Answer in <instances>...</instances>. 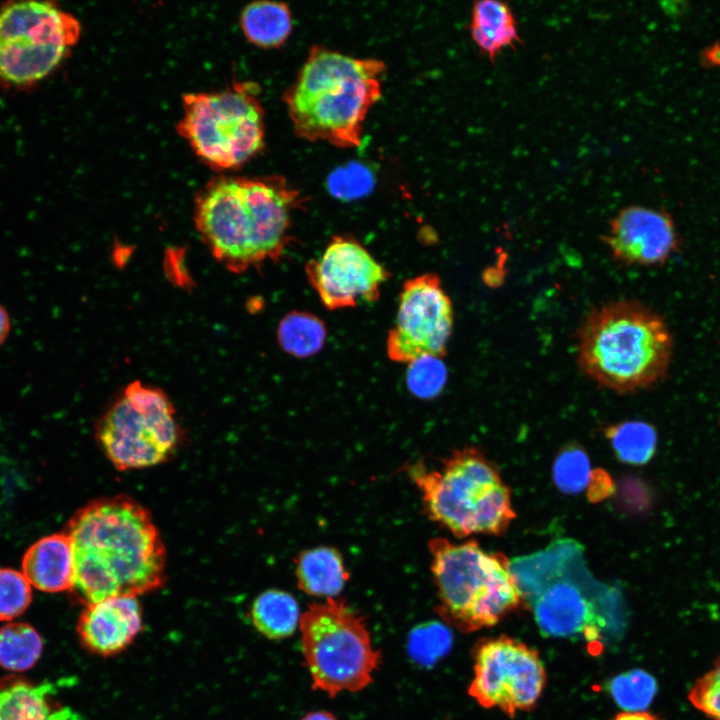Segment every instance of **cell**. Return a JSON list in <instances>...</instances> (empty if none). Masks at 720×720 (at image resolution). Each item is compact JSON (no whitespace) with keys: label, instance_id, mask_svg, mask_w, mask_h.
I'll use <instances>...</instances> for the list:
<instances>
[{"label":"cell","instance_id":"6da1fadb","mask_svg":"<svg viewBox=\"0 0 720 720\" xmlns=\"http://www.w3.org/2000/svg\"><path fill=\"white\" fill-rule=\"evenodd\" d=\"M74 549L75 598L84 605L138 597L166 581L167 553L149 510L127 495L95 499L64 530Z\"/></svg>","mask_w":720,"mask_h":720},{"label":"cell","instance_id":"7a4b0ae2","mask_svg":"<svg viewBox=\"0 0 720 720\" xmlns=\"http://www.w3.org/2000/svg\"><path fill=\"white\" fill-rule=\"evenodd\" d=\"M302 206L300 192L282 176L219 175L195 195L193 222L212 257L243 273L283 256Z\"/></svg>","mask_w":720,"mask_h":720},{"label":"cell","instance_id":"3957f363","mask_svg":"<svg viewBox=\"0 0 720 720\" xmlns=\"http://www.w3.org/2000/svg\"><path fill=\"white\" fill-rule=\"evenodd\" d=\"M385 63L312 46L283 101L295 134L341 148L361 144L364 123L381 98Z\"/></svg>","mask_w":720,"mask_h":720},{"label":"cell","instance_id":"277c9868","mask_svg":"<svg viewBox=\"0 0 720 720\" xmlns=\"http://www.w3.org/2000/svg\"><path fill=\"white\" fill-rule=\"evenodd\" d=\"M673 347L665 320L635 300H614L593 308L577 331L579 369L619 394L636 393L663 381Z\"/></svg>","mask_w":720,"mask_h":720},{"label":"cell","instance_id":"5b68a950","mask_svg":"<svg viewBox=\"0 0 720 720\" xmlns=\"http://www.w3.org/2000/svg\"><path fill=\"white\" fill-rule=\"evenodd\" d=\"M407 471L425 514L456 537L502 535L516 518L510 489L496 465L477 448L453 451L439 470L415 463Z\"/></svg>","mask_w":720,"mask_h":720},{"label":"cell","instance_id":"8992f818","mask_svg":"<svg viewBox=\"0 0 720 720\" xmlns=\"http://www.w3.org/2000/svg\"><path fill=\"white\" fill-rule=\"evenodd\" d=\"M430 570L436 587L435 610L461 632L498 624L524 602L509 559L486 552L477 541L453 543L433 538L428 544Z\"/></svg>","mask_w":720,"mask_h":720},{"label":"cell","instance_id":"52a82bcc","mask_svg":"<svg viewBox=\"0 0 720 720\" xmlns=\"http://www.w3.org/2000/svg\"><path fill=\"white\" fill-rule=\"evenodd\" d=\"M178 134L215 171L235 170L265 145L264 109L252 82H234L213 92L187 93Z\"/></svg>","mask_w":720,"mask_h":720},{"label":"cell","instance_id":"ba28073f","mask_svg":"<svg viewBox=\"0 0 720 720\" xmlns=\"http://www.w3.org/2000/svg\"><path fill=\"white\" fill-rule=\"evenodd\" d=\"M302 652L313 689L330 697L368 686L381 661L364 618L344 599L313 603L300 616Z\"/></svg>","mask_w":720,"mask_h":720},{"label":"cell","instance_id":"9c48e42d","mask_svg":"<svg viewBox=\"0 0 720 720\" xmlns=\"http://www.w3.org/2000/svg\"><path fill=\"white\" fill-rule=\"evenodd\" d=\"M81 24L50 1L0 6V87L30 89L55 72L78 43Z\"/></svg>","mask_w":720,"mask_h":720},{"label":"cell","instance_id":"30bf717a","mask_svg":"<svg viewBox=\"0 0 720 720\" xmlns=\"http://www.w3.org/2000/svg\"><path fill=\"white\" fill-rule=\"evenodd\" d=\"M96 439L119 471L154 467L175 455L182 430L169 396L139 380L130 382L98 419Z\"/></svg>","mask_w":720,"mask_h":720},{"label":"cell","instance_id":"8fae6325","mask_svg":"<svg viewBox=\"0 0 720 720\" xmlns=\"http://www.w3.org/2000/svg\"><path fill=\"white\" fill-rule=\"evenodd\" d=\"M474 676L469 695L486 709L513 718L535 708L547 682L538 651L515 638L483 639L473 649Z\"/></svg>","mask_w":720,"mask_h":720},{"label":"cell","instance_id":"7c38bea8","mask_svg":"<svg viewBox=\"0 0 720 720\" xmlns=\"http://www.w3.org/2000/svg\"><path fill=\"white\" fill-rule=\"evenodd\" d=\"M453 323V305L437 274L407 279L386 339L388 358L407 365L425 356L443 358Z\"/></svg>","mask_w":720,"mask_h":720},{"label":"cell","instance_id":"4fadbf2b","mask_svg":"<svg viewBox=\"0 0 720 720\" xmlns=\"http://www.w3.org/2000/svg\"><path fill=\"white\" fill-rule=\"evenodd\" d=\"M307 279L328 310L375 302L390 272L354 237L334 236L315 259L305 265Z\"/></svg>","mask_w":720,"mask_h":720},{"label":"cell","instance_id":"5bb4252c","mask_svg":"<svg viewBox=\"0 0 720 720\" xmlns=\"http://www.w3.org/2000/svg\"><path fill=\"white\" fill-rule=\"evenodd\" d=\"M602 239L614 260L627 266L663 265L680 247L670 214L640 205L621 209Z\"/></svg>","mask_w":720,"mask_h":720},{"label":"cell","instance_id":"9a60e30c","mask_svg":"<svg viewBox=\"0 0 720 720\" xmlns=\"http://www.w3.org/2000/svg\"><path fill=\"white\" fill-rule=\"evenodd\" d=\"M90 653L111 657L127 649L143 630L142 606L136 597L114 596L85 605L76 626Z\"/></svg>","mask_w":720,"mask_h":720},{"label":"cell","instance_id":"2e32d148","mask_svg":"<svg viewBox=\"0 0 720 720\" xmlns=\"http://www.w3.org/2000/svg\"><path fill=\"white\" fill-rule=\"evenodd\" d=\"M74 572L73 543L64 531L39 539L23 556L22 573L42 592L71 591Z\"/></svg>","mask_w":720,"mask_h":720},{"label":"cell","instance_id":"e0dca14e","mask_svg":"<svg viewBox=\"0 0 720 720\" xmlns=\"http://www.w3.org/2000/svg\"><path fill=\"white\" fill-rule=\"evenodd\" d=\"M51 682L15 680L0 685V720H84L69 706H53Z\"/></svg>","mask_w":720,"mask_h":720},{"label":"cell","instance_id":"ac0fdd59","mask_svg":"<svg viewBox=\"0 0 720 720\" xmlns=\"http://www.w3.org/2000/svg\"><path fill=\"white\" fill-rule=\"evenodd\" d=\"M295 575L301 591L326 598L338 597L350 577L342 554L331 546L299 553L295 559Z\"/></svg>","mask_w":720,"mask_h":720},{"label":"cell","instance_id":"d6986e66","mask_svg":"<svg viewBox=\"0 0 720 720\" xmlns=\"http://www.w3.org/2000/svg\"><path fill=\"white\" fill-rule=\"evenodd\" d=\"M469 27L474 43L491 60L504 49L515 47L520 42L514 14L504 2H475Z\"/></svg>","mask_w":720,"mask_h":720},{"label":"cell","instance_id":"ffe728a7","mask_svg":"<svg viewBox=\"0 0 720 720\" xmlns=\"http://www.w3.org/2000/svg\"><path fill=\"white\" fill-rule=\"evenodd\" d=\"M240 27L246 39L260 48H277L292 31V14L287 4L254 1L241 12Z\"/></svg>","mask_w":720,"mask_h":720},{"label":"cell","instance_id":"44dd1931","mask_svg":"<svg viewBox=\"0 0 720 720\" xmlns=\"http://www.w3.org/2000/svg\"><path fill=\"white\" fill-rule=\"evenodd\" d=\"M300 616L296 599L279 589L260 593L250 609L251 621L256 630L271 640L291 636L299 626Z\"/></svg>","mask_w":720,"mask_h":720},{"label":"cell","instance_id":"7402d4cb","mask_svg":"<svg viewBox=\"0 0 720 720\" xmlns=\"http://www.w3.org/2000/svg\"><path fill=\"white\" fill-rule=\"evenodd\" d=\"M326 338L325 323L316 315L305 311L287 313L277 327L280 347L297 358H307L318 353Z\"/></svg>","mask_w":720,"mask_h":720},{"label":"cell","instance_id":"603a6c76","mask_svg":"<svg viewBox=\"0 0 720 720\" xmlns=\"http://www.w3.org/2000/svg\"><path fill=\"white\" fill-rule=\"evenodd\" d=\"M43 641L28 623L12 622L0 628V666L12 672H24L40 659Z\"/></svg>","mask_w":720,"mask_h":720},{"label":"cell","instance_id":"cb8c5ba5","mask_svg":"<svg viewBox=\"0 0 720 720\" xmlns=\"http://www.w3.org/2000/svg\"><path fill=\"white\" fill-rule=\"evenodd\" d=\"M616 457L623 463L642 465L653 456L657 435L654 427L643 421H623L604 430Z\"/></svg>","mask_w":720,"mask_h":720},{"label":"cell","instance_id":"d4e9b609","mask_svg":"<svg viewBox=\"0 0 720 720\" xmlns=\"http://www.w3.org/2000/svg\"><path fill=\"white\" fill-rule=\"evenodd\" d=\"M591 465L586 451L577 444L562 448L553 463V480L565 494H577L587 487Z\"/></svg>","mask_w":720,"mask_h":720},{"label":"cell","instance_id":"484cf974","mask_svg":"<svg viewBox=\"0 0 720 720\" xmlns=\"http://www.w3.org/2000/svg\"><path fill=\"white\" fill-rule=\"evenodd\" d=\"M451 634L438 623L429 622L415 627L408 637V654L418 664H434L451 645Z\"/></svg>","mask_w":720,"mask_h":720},{"label":"cell","instance_id":"4316f807","mask_svg":"<svg viewBox=\"0 0 720 720\" xmlns=\"http://www.w3.org/2000/svg\"><path fill=\"white\" fill-rule=\"evenodd\" d=\"M447 377V368L442 358L425 356L408 364L406 382L412 394L428 400L441 393Z\"/></svg>","mask_w":720,"mask_h":720},{"label":"cell","instance_id":"83f0119b","mask_svg":"<svg viewBox=\"0 0 720 720\" xmlns=\"http://www.w3.org/2000/svg\"><path fill=\"white\" fill-rule=\"evenodd\" d=\"M31 600V584L24 574L12 568H0V621L20 616Z\"/></svg>","mask_w":720,"mask_h":720},{"label":"cell","instance_id":"f1b7e54d","mask_svg":"<svg viewBox=\"0 0 720 720\" xmlns=\"http://www.w3.org/2000/svg\"><path fill=\"white\" fill-rule=\"evenodd\" d=\"M612 691L616 701L623 707L640 711L653 698L656 691L654 679L643 671L623 674L615 679Z\"/></svg>","mask_w":720,"mask_h":720},{"label":"cell","instance_id":"f546056e","mask_svg":"<svg viewBox=\"0 0 720 720\" xmlns=\"http://www.w3.org/2000/svg\"><path fill=\"white\" fill-rule=\"evenodd\" d=\"M690 702L712 720H720V657L689 691Z\"/></svg>","mask_w":720,"mask_h":720},{"label":"cell","instance_id":"4dcf8cb0","mask_svg":"<svg viewBox=\"0 0 720 720\" xmlns=\"http://www.w3.org/2000/svg\"><path fill=\"white\" fill-rule=\"evenodd\" d=\"M586 488L587 497L593 503L602 501L614 492V484L610 475L599 468L592 470Z\"/></svg>","mask_w":720,"mask_h":720},{"label":"cell","instance_id":"1f68e13d","mask_svg":"<svg viewBox=\"0 0 720 720\" xmlns=\"http://www.w3.org/2000/svg\"><path fill=\"white\" fill-rule=\"evenodd\" d=\"M12 328L11 317L8 310L0 303V347L8 339Z\"/></svg>","mask_w":720,"mask_h":720},{"label":"cell","instance_id":"d6a6232c","mask_svg":"<svg viewBox=\"0 0 720 720\" xmlns=\"http://www.w3.org/2000/svg\"><path fill=\"white\" fill-rule=\"evenodd\" d=\"M611 720H660L657 716L646 711H624L615 715Z\"/></svg>","mask_w":720,"mask_h":720},{"label":"cell","instance_id":"836d02e7","mask_svg":"<svg viewBox=\"0 0 720 720\" xmlns=\"http://www.w3.org/2000/svg\"><path fill=\"white\" fill-rule=\"evenodd\" d=\"M301 720H337V718L328 711H314L306 714Z\"/></svg>","mask_w":720,"mask_h":720}]
</instances>
